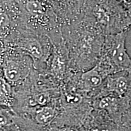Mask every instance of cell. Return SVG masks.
Returning a JSON list of instances; mask_svg holds the SVG:
<instances>
[{"label":"cell","instance_id":"7a4b0ae2","mask_svg":"<svg viewBox=\"0 0 131 131\" xmlns=\"http://www.w3.org/2000/svg\"><path fill=\"white\" fill-rule=\"evenodd\" d=\"M107 86L110 91L114 92L118 96L122 98L129 91V81L127 77L122 75L109 78Z\"/></svg>","mask_w":131,"mask_h":131},{"label":"cell","instance_id":"5bb4252c","mask_svg":"<svg viewBox=\"0 0 131 131\" xmlns=\"http://www.w3.org/2000/svg\"><path fill=\"white\" fill-rule=\"evenodd\" d=\"M128 14H129V16H130V18H131V7H130V9L129 10Z\"/></svg>","mask_w":131,"mask_h":131},{"label":"cell","instance_id":"9c48e42d","mask_svg":"<svg viewBox=\"0 0 131 131\" xmlns=\"http://www.w3.org/2000/svg\"><path fill=\"white\" fill-rule=\"evenodd\" d=\"M50 101V97L46 93H41L36 95L31 102L32 104H39L41 106H45Z\"/></svg>","mask_w":131,"mask_h":131},{"label":"cell","instance_id":"52a82bcc","mask_svg":"<svg viewBox=\"0 0 131 131\" xmlns=\"http://www.w3.org/2000/svg\"><path fill=\"white\" fill-rule=\"evenodd\" d=\"M26 8L29 13L33 15H41L45 12V7L40 1L38 0H30L26 4Z\"/></svg>","mask_w":131,"mask_h":131},{"label":"cell","instance_id":"6da1fadb","mask_svg":"<svg viewBox=\"0 0 131 131\" xmlns=\"http://www.w3.org/2000/svg\"><path fill=\"white\" fill-rule=\"evenodd\" d=\"M126 32H123L114 38L110 49V58L115 66L121 70L131 69V58L126 48Z\"/></svg>","mask_w":131,"mask_h":131},{"label":"cell","instance_id":"8fae6325","mask_svg":"<svg viewBox=\"0 0 131 131\" xmlns=\"http://www.w3.org/2000/svg\"><path fill=\"white\" fill-rule=\"evenodd\" d=\"M6 123H7V119H6V118L4 117V115L1 114V125H4V124H6Z\"/></svg>","mask_w":131,"mask_h":131},{"label":"cell","instance_id":"9a60e30c","mask_svg":"<svg viewBox=\"0 0 131 131\" xmlns=\"http://www.w3.org/2000/svg\"><path fill=\"white\" fill-rule=\"evenodd\" d=\"M62 1H66V0H62Z\"/></svg>","mask_w":131,"mask_h":131},{"label":"cell","instance_id":"5b68a950","mask_svg":"<svg viewBox=\"0 0 131 131\" xmlns=\"http://www.w3.org/2000/svg\"><path fill=\"white\" fill-rule=\"evenodd\" d=\"M55 116V110L50 107H42L38 111L36 115V119L39 123L46 124L51 121Z\"/></svg>","mask_w":131,"mask_h":131},{"label":"cell","instance_id":"ba28073f","mask_svg":"<svg viewBox=\"0 0 131 131\" xmlns=\"http://www.w3.org/2000/svg\"><path fill=\"white\" fill-rule=\"evenodd\" d=\"M24 49L27 52L30 53L32 56L35 57L36 58H40L42 55L41 47L39 42L36 41H29V43H27L24 46Z\"/></svg>","mask_w":131,"mask_h":131},{"label":"cell","instance_id":"277c9868","mask_svg":"<svg viewBox=\"0 0 131 131\" xmlns=\"http://www.w3.org/2000/svg\"><path fill=\"white\" fill-rule=\"evenodd\" d=\"M4 75L8 81L16 82L21 79V72L17 64L10 63L4 68Z\"/></svg>","mask_w":131,"mask_h":131},{"label":"cell","instance_id":"30bf717a","mask_svg":"<svg viewBox=\"0 0 131 131\" xmlns=\"http://www.w3.org/2000/svg\"><path fill=\"white\" fill-rule=\"evenodd\" d=\"M75 96H68V101H69V102H78L79 101V97L78 96H76V97H74Z\"/></svg>","mask_w":131,"mask_h":131},{"label":"cell","instance_id":"4fadbf2b","mask_svg":"<svg viewBox=\"0 0 131 131\" xmlns=\"http://www.w3.org/2000/svg\"><path fill=\"white\" fill-rule=\"evenodd\" d=\"M124 3L125 4H126L127 6H130L131 7V0H123Z\"/></svg>","mask_w":131,"mask_h":131},{"label":"cell","instance_id":"7c38bea8","mask_svg":"<svg viewBox=\"0 0 131 131\" xmlns=\"http://www.w3.org/2000/svg\"><path fill=\"white\" fill-rule=\"evenodd\" d=\"M60 131H78L77 129L72 127H64V128L61 129Z\"/></svg>","mask_w":131,"mask_h":131},{"label":"cell","instance_id":"8992f818","mask_svg":"<svg viewBox=\"0 0 131 131\" xmlns=\"http://www.w3.org/2000/svg\"><path fill=\"white\" fill-rule=\"evenodd\" d=\"M99 107L111 112H115L118 109L117 98L112 96H104L100 101Z\"/></svg>","mask_w":131,"mask_h":131},{"label":"cell","instance_id":"3957f363","mask_svg":"<svg viewBox=\"0 0 131 131\" xmlns=\"http://www.w3.org/2000/svg\"><path fill=\"white\" fill-rule=\"evenodd\" d=\"M81 79L84 85L88 88H96L101 85L103 78L98 70V66L90 69L81 75Z\"/></svg>","mask_w":131,"mask_h":131}]
</instances>
